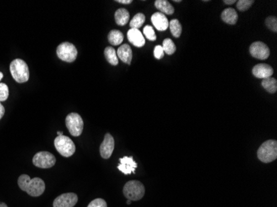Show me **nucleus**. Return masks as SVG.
Listing matches in <instances>:
<instances>
[{
  "label": "nucleus",
  "instance_id": "nucleus-35",
  "mask_svg": "<svg viewBox=\"0 0 277 207\" xmlns=\"http://www.w3.org/2000/svg\"><path fill=\"white\" fill-rule=\"evenodd\" d=\"M0 207H8V206L3 202H0Z\"/></svg>",
  "mask_w": 277,
  "mask_h": 207
},
{
  "label": "nucleus",
  "instance_id": "nucleus-22",
  "mask_svg": "<svg viewBox=\"0 0 277 207\" xmlns=\"http://www.w3.org/2000/svg\"><path fill=\"white\" fill-rule=\"evenodd\" d=\"M262 85L263 88L269 93L274 94L277 91V81L273 77L263 79Z\"/></svg>",
  "mask_w": 277,
  "mask_h": 207
},
{
  "label": "nucleus",
  "instance_id": "nucleus-34",
  "mask_svg": "<svg viewBox=\"0 0 277 207\" xmlns=\"http://www.w3.org/2000/svg\"><path fill=\"white\" fill-rule=\"evenodd\" d=\"M224 3L226 4H228V5H231V4H233L234 3H236V0H224Z\"/></svg>",
  "mask_w": 277,
  "mask_h": 207
},
{
  "label": "nucleus",
  "instance_id": "nucleus-29",
  "mask_svg": "<svg viewBox=\"0 0 277 207\" xmlns=\"http://www.w3.org/2000/svg\"><path fill=\"white\" fill-rule=\"evenodd\" d=\"M144 34H145L146 38L150 41L156 40V35H155V31H154L151 26H145V28H144Z\"/></svg>",
  "mask_w": 277,
  "mask_h": 207
},
{
  "label": "nucleus",
  "instance_id": "nucleus-21",
  "mask_svg": "<svg viewBox=\"0 0 277 207\" xmlns=\"http://www.w3.org/2000/svg\"><path fill=\"white\" fill-rule=\"evenodd\" d=\"M105 56H106L107 61L112 66L118 65L119 60L117 56L116 51L114 50V48L111 47H107L105 49Z\"/></svg>",
  "mask_w": 277,
  "mask_h": 207
},
{
  "label": "nucleus",
  "instance_id": "nucleus-30",
  "mask_svg": "<svg viewBox=\"0 0 277 207\" xmlns=\"http://www.w3.org/2000/svg\"><path fill=\"white\" fill-rule=\"evenodd\" d=\"M87 207H107V202L102 198H97L90 202Z\"/></svg>",
  "mask_w": 277,
  "mask_h": 207
},
{
  "label": "nucleus",
  "instance_id": "nucleus-6",
  "mask_svg": "<svg viewBox=\"0 0 277 207\" xmlns=\"http://www.w3.org/2000/svg\"><path fill=\"white\" fill-rule=\"evenodd\" d=\"M66 125L72 136L78 137L82 134L84 128V122L80 114L71 113L66 116Z\"/></svg>",
  "mask_w": 277,
  "mask_h": 207
},
{
  "label": "nucleus",
  "instance_id": "nucleus-3",
  "mask_svg": "<svg viewBox=\"0 0 277 207\" xmlns=\"http://www.w3.org/2000/svg\"><path fill=\"white\" fill-rule=\"evenodd\" d=\"M10 72L13 78L18 83H24L29 79V70L25 61L22 59H15L10 64Z\"/></svg>",
  "mask_w": 277,
  "mask_h": 207
},
{
  "label": "nucleus",
  "instance_id": "nucleus-16",
  "mask_svg": "<svg viewBox=\"0 0 277 207\" xmlns=\"http://www.w3.org/2000/svg\"><path fill=\"white\" fill-rule=\"evenodd\" d=\"M117 56L125 63L130 65V62L132 61V50L130 46L128 44H123L118 48L116 52Z\"/></svg>",
  "mask_w": 277,
  "mask_h": 207
},
{
  "label": "nucleus",
  "instance_id": "nucleus-24",
  "mask_svg": "<svg viewBox=\"0 0 277 207\" xmlns=\"http://www.w3.org/2000/svg\"><path fill=\"white\" fill-rule=\"evenodd\" d=\"M145 21V16L143 13H137L136 15L134 16L132 20L130 21V28L134 29H139L141 26L144 24Z\"/></svg>",
  "mask_w": 277,
  "mask_h": 207
},
{
  "label": "nucleus",
  "instance_id": "nucleus-2",
  "mask_svg": "<svg viewBox=\"0 0 277 207\" xmlns=\"http://www.w3.org/2000/svg\"><path fill=\"white\" fill-rule=\"evenodd\" d=\"M257 157L264 163L273 162L277 158V142L267 140L257 150Z\"/></svg>",
  "mask_w": 277,
  "mask_h": 207
},
{
  "label": "nucleus",
  "instance_id": "nucleus-38",
  "mask_svg": "<svg viewBox=\"0 0 277 207\" xmlns=\"http://www.w3.org/2000/svg\"><path fill=\"white\" fill-rule=\"evenodd\" d=\"M131 202H132V201H130V200H128V201H127V205H130V204H131Z\"/></svg>",
  "mask_w": 277,
  "mask_h": 207
},
{
  "label": "nucleus",
  "instance_id": "nucleus-9",
  "mask_svg": "<svg viewBox=\"0 0 277 207\" xmlns=\"http://www.w3.org/2000/svg\"><path fill=\"white\" fill-rule=\"evenodd\" d=\"M250 53L255 58L266 60L270 56V49L264 43L255 42L250 47Z\"/></svg>",
  "mask_w": 277,
  "mask_h": 207
},
{
  "label": "nucleus",
  "instance_id": "nucleus-7",
  "mask_svg": "<svg viewBox=\"0 0 277 207\" xmlns=\"http://www.w3.org/2000/svg\"><path fill=\"white\" fill-rule=\"evenodd\" d=\"M56 55L61 61L73 62L77 57V49L70 43H63L56 48Z\"/></svg>",
  "mask_w": 277,
  "mask_h": 207
},
{
  "label": "nucleus",
  "instance_id": "nucleus-18",
  "mask_svg": "<svg viewBox=\"0 0 277 207\" xmlns=\"http://www.w3.org/2000/svg\"><path fill=\"white\" fill-rule=\"evenodd\" d=\"M155 5L156 8L161 11V13L163 14L171 15L174 13V8L167 0H156Z\"/></svg>",
  "mask_w": 277,
  "mask_h": 207
},
{
  "label": "nucleus",
  "instance_id": "nucleus-17",
  "mask_svg": "<svg viewBox=\"0 0 277 207\" xmlns=\"http://www.w3.org/2000/svg\"><path fill=\"white\" fill-rule=\"evenodd\" d=\"M221 18L224 23H227V24H231V25H234V24H236V22H237L238 15H237V13H236L235 9L228 8H226V9L222 13Z\"/></svg>",
  "mask_w": 277,
  "mask_h": 207
},
{
  "label": "nucleus",
  "instance_id": "nucleus-26",
  "mask_svg": "<svg viewBox=\"0 0 277 207\" xmlns=\"http://www.w3.org/2000/svg\"><path fill=\"white\" fill-rule=\"evenodd\" d=\"M253 3H254L253 0H239V1H237V3H236V8H238L240 11L244 12V11L249 9L252 7Z\"/></svg>",
  "mask_w": 277,
  "mask_h": 207
},
{
  "label": "nucleus",
  "instance_id": "nucleus-12",
  "mask_svg": "<svg viewBox=\"0 0 277 207\" xmlns=\"http://www.w3.org/2000/svg\"><path fill=\"white\" fill-rule=\"evenodd\" d=\"M137 167V163L133 159V157H121L120 159V164L118 166V169L124 174L130 175L135 173V169Z\"/></svg>",
  "mask_w": 277,
  "mask_h": 207
},
{
  "label": "nucleus",
  "instance_id": "nucleus-4",
  "mask_svg": "<svg viewBox=\"0 0 277 207\" xmlns=\"http://www.w3.org/2000/svg\"><path fill=\"white\" fill-rule=\"evenodd\" d=\"M123 194L128 200L135 202L142 199L145 194V186L139 181H130L123 188Z\"/></svg>",
  "mask_w": 277,
  "mask_h": 207
},
{
  "label": "nucleus",
  "instance_id": "nucleus-27",
  "mask_svg": "<svg viewBox=\"0 0 277 207\" xmlns=\"http://www.w3.org/2000/svg\"><path fill=\"white\" fill-rule=\"evenodd\" d=\"M266 25L267 28H269L270 30L273 31L274 33L277 32V18L276 17H268L266 19Z\"/></svg>",
  "mask_w": 277,
  "mask_h": 207
},
{
  "label": "nucleus",
  "instance_id": "nucleus-19",
  "mask_svg": "<svg viewBox=\"0 0 277 207\" xmlns=\"http://www.w3.org/2000/svg\"><path fill=\"white\" fill-rule=\"evenodd\" d=\"M114 19L115 23L119 26H125L130 19V13L125 8L117 9L114 13Z\"/></svg>",
  "mask_w": 277,
  "mask_h": 207
},
{
  "label": "nucleus",
  "instance_id": "nucleus-25",
  "mask_svg": "<svg viewBox=\"0 0 277 207\" xmlns=\"http://www.w3.org/2000/svg\"><path fill=\"white\" fill-rule=\"evenodd\" d=\"M162 48H163L164 52L168 55H172L175 52V44L173 43V41L171 40L170 38H166V40H164Z\"/></svg>",
  "mask_w": 277,
  "mask_h": 207
},
{
  "label": "nucleus",
  "instance_id": "nucleus-31",
  "mask_svg": "<svg viewBox=\"0 0 277 207\" xmlns=\"http://www.w3.org/2000/svg\"><path fill=\"white\" fill-rule=\"evenodd\" d=\"M154 55H155V58L156 59H162L165 56V52H164L163 48L162 46H156L155 48V50H154Z\"/></svg>",
  "mask_w": 277,
  "mask_h": 207
},
{
  "label": "nucleus",
  "instance_id": "nucleus-39",
  "mask_svg": "<svg viewBox=\"0 0 277 207\" xmlns=\"http://www.w3.org/2000/svg\"><path fill=\"white\" fill-rule=\"evenodd\" d=\"M174 2H176V3H181V0H174Z\"/></svg>",
  "mask_w": 277,
  "mask_h": 207
},
{
  "label": "nucleus",
  "instance_id": "nucleus-37",
  "mask_svg": "<svg viewBox=\"0 0 277 207\" xmlns=\"http://www.w3.org/2000/svg\"><path fill=\"white\" fill-rule=\"evenodd\" d=\"M3 73H2V72H0V81H1L2 79H3Z\"/></svg>",
  "mask_w": 277,
  "mask_h": 207
},
{
  "label": "nucleus",
  "instance_id": "nucleus-20",
  "mask_svg": "<svg viewBox=\"0 0 277 207\" xmlns=\"http://www.w3.org/2000/svg\"><path fill=\"white\" fill-rule=\"evenodd\" d=\"M124 40V35L120 31L112 30L108 34V41L113 46H119Z\"/></svg>",
  "mask_w": 277,
  "mask_h": 207
},
{
  "label": "nucleus",
  "instance_id": "nucleus-32",
  "mask_svg": "<svg viewBox=\"0 0 277 207\" xmlns=\"http://www.w3.org/2000/svg\"><path fill=\"white\" fill-rule=\"evenodd\" d=\"M4 113H5V109H4V107L3 106V104H1V105H0V119L3 118V115H4Z\"/></svg>",
  "mask_w": 277,
  "mask_h": 207
},
{
  "label": "nucleus",
  "instance_id": "nucleus-8",
  "mask_svg": "<svg viewBox=\"0 0 277 207\" xmlns=\"http://www.w3.org/2000/svg\"><path fill=\"white\" fill-rule=\"evenodd\" d=\"M33 162L39 168H51L56 163V157L49 152H38L34 155Z\"/></svg>",
  "mask_w": 277,
  "mask_h": 207
},
{
  "label": "nucleus",
  "instance_id": "nucleus-36",
  "mask_svg": "<svg viewBox=\"0 0 277 207\" xmlns=\"http://www.w3.org/2000/svg\"><path fill=\"white\" fill-rule=\"evenodd\" d=\"M57 135H58V136H61V135H63V133H62V132L57 131Z\"/></svg>",
  "mask_w": 277,
  "mask_h": 207
},
{
  "label": "nucleus",
  "instance_id": "nucleus-33",
  "mask_svg": "<svg viewBox=\"0 0 277 207\" xmlns=\"http://www.w3.org/2000/svg\"><path fill=\"white\" fill-rule=\"evenodd\" d=\"M116 2L123 4H130V3H132V0H116Z\"/></svg>",
  "mask_w": 277,
  "mask_h": 207
},
{
  "label": "nucleus",
  "instance_id": "nucleus-40",
  "mask_svg": "<svg viewBox=\"0 0 277 207\" xmlns=\"http://www.w3.org/2000/svg\"><path fill=\"white\" fill-rule=\"evenodd\" d=\"M0 105H1V103H0Z\"/></svg>",
  "mask_w": 277,
  "mask_h": 207
},
{
  "label": "nucleus",
  "instance_id": "nucleus-1",
  "mask_svg": "<svg viewBox=\"0 0 277 207\" xmlns=\"http://www.w3.org/2000/svg\"><path fill=\"white\" fill-rule=\"evenodd\" d=\"M18 185L22 191L33 197H40L46 188L44 180L39 177L31 179L30 177L26 174L21 175L18 177Z\"/></svg>",
  "mask_w": 277,
  "mask_h": 207
},
{
  "label": "nucleus",
  "instance_id": "nucleus-13",
  "mask_svg": "<svg viewBox=\"0 0 277 207\" xmlns=\"http://www.w3.org/2000/svg\"><path fill=\"white\" fill-rule=\"evenodd\" d=\"M273 72L274 71H273L272 66L267 64H257L252 69V74L257 78L262 79V80L268 78V77H272Z\"/></svg>",
  "mask_w": 277,
  "mask_h": 207
},
{
  "label": "nucleus",
  "instance_id": "nucleus-10",
  "mask_svg": "<svg viewBox=\"0 0 277 207\" xmlns=\"http://www.w3.org/2000/svg\"><path fill=\"white\" fill-rule=\"evenodd\" d=\"M78 202V197L75 193H64L54 200V207H73Z\"/></svg>",
  "mask_w": 277,
  "mask_h": 207
},
{
  "label": "nucleus",
  "instance_id": "nucleus-23",
  "mask_svg": "<svg viewBox=\"0 0 277 207\" xmlns=\"http://www.w3.org/2000/svg\"><path fill=\"white\" fill-rule=\"evenodd\" d=\"M168 27L170 28L171 33L173 34V37H175V38L180 37L181 33H182V26L178 19L171 20Z\"/></svg>",
  "mask_w": 277,
  "mask_h": 207
},
{
  "label": "nucleus",
  "instance_id": "nucleus-11",
  "mask_svg": "<svg viewBox=\"0 0 277 207\" xmlns=\"http://www.w3.org/2000/svg\"><path fill=\"white\" fill-rule=\"evenodd\" d=\"M114 140L111 134H107L105 135L104 140L100 146V154L104 159H108L111 156L114 151Z\"/></svg>",
  "mask_w": 277,
  "mask_h": 207
},
{
  "label": "nucleus",
  "instance_id": "nucleus-5",
  "mask_svg": "<svg viewBox=\"0 0 277 207\" xmlns=\"http://www.w3.org/2000/svg\"><path fill=\"white\" fill-rule=\"evenodd\" d=\"M54 145L56 151L65 157H71L76 152V146L73 141L65 135L56 137L54 140Z\"/></svg>",
  "mask_w": 277,
  "mask_h": 207
},
{
  "label": "nucleus",
  "instance_id": "nucleus-14",
  "mask_svg": "<svg viewBox=\"0 0 277 207\" xmlns=\"http://www.w3.org/2000/svg\"><path fill=\"white\" fill-rule=\"evenodd\" d=\"M128 40L136 48H142L145 44V39L139 29L131 28L128 31Z\"/></svg>",
  "mask_w": 277,
  "mask_h": 207
},
{
  "label": "nucleus",
  "instance_id": "nucleus-28",
  "mask_svg": "<svg viewBox=\"0 0 277 207\" xmlns=\"http://www.w3.org/2000/svg\"><path fill=\"white\" fill-rule=\"evenodd\" d=\"M8 98V87L6 84L0 83V102L7 101Z\"/></svg>",
  "mask_w": 277,
  "mask_h": 207
},
{
  "label": "nucleus",
  "instance_id": "nucleus-15",
  "mask_svg": "<svg viewBox=\"0 0 277 207\" xmlns=\"http://www.w3.org/2000/svg\"><path fill=\"white\" fill-rule=\"evenodd\" d=\"M153 25L159 31H166L168 28L169 23L166 16L161 12H157L153 14L151 17Z\"/></svg>",
  "mask_w": 277,
  "mask_h": 207
}]
</instances>
